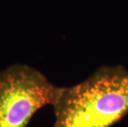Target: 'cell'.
<instances>
[{
    "label": "cell",
    "mask_w": 128,
    "mask_h": 127,
    "mask_svg": "<svg viewBox=\"0 0 128 127\" xmlns=\"http://www.w3.org/2000/svg\"><path fill=\"white\" fill-rule=\"evenodd\" d=\"M52 127H112L128 114V70L103 66L83 82L60 88Z\"/></svg>",
    "instance_id": "1"
},
{
    "label": "cell",
    "mask_w": 128,
    "mask_h": 127,
    "mask_svg": "<svg viewBox=\"0 0 128 127\" xmlns=\"http://www.w3.org/2000/svg\"><path fill=\"white\" fill-rule=\"evenodd\" d=\"M60 91L31 66L7 67L0 71V127H26L40 108L53 106Z\"/></svg>",
    "instance_id": "2"
}]
</instances>
